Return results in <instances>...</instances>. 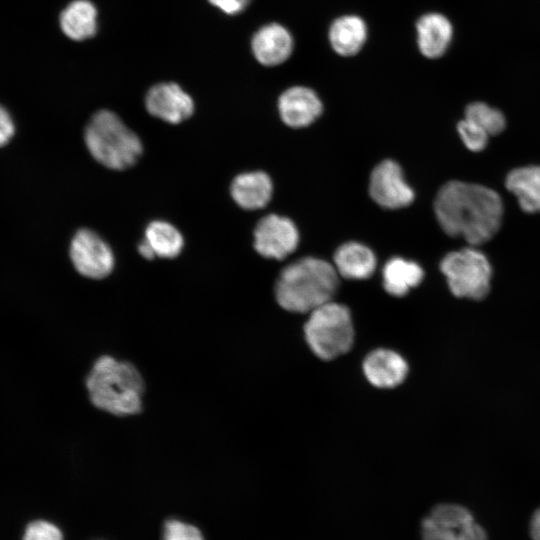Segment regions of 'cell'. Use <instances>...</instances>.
Returning <instances> with one entry per match:
<instances>
[{
	"label": "cell",
	"mask_w": 540,
	"mask_h": 540,
	"mask_svg": "<svg viewBox=\"0 0 540 540\" xmlns=\"http://www.w3.org/2000/svg\"><path fill=\"white\" fill-rule=\"evenodd\" d=\"M338 284V273L329 262L301 258L281 271L275 286L276 300L287 311L310 313L332 301Z\"/></svg>",
	"instance_id": "obj_3"
},
{
	"label": "cell",
	"mask_w": 540,
	"mask_h": 540,
	"mask_svg": "<svg viewBox=\"0 0 540 540\" xmlns=\"http://www.w3.org/2000/svg\"><path fill=\"white\" fill-rule=\"evenodd\" d=\"M272 181L261 171L242 173L234 178L230 192L243 209L254 210L268 204L272 195Z\"/></svg>",
	"instance_id": "obj_16"
},
{
	"label": "cell",
	"mask_w": 540,
	"mask_h": 540,
	"mask_svg": "<svg viewBox=\"0 0 540 540\" xmlns=\"http://www.w3.org/2000/svg\"><path fill=\"white\" fill-rule=\"evenodd\" d=\"M440 270L456 297L481 300L490 291L492 268L486 255L476 248L448 253L440 262Z\"/></svg>",
	"instance_id": "obj_6"
},
{
	"label": "cell",
	"mask_w": 540,
	"mask_h": 540,
	"mask_svg": "<svg viewBox=\"0 0 540 540\" xmlns=\"http://www.w3.org/2000/svg\"><path fill=\"white\" fill-rule=\"evenodd\" d=\"M84 139L94 159L114 170L134 165L143 150L138 136L108 110L92 116L85 128Z\"/></svg>",
	"instance_id": "obj_4"
},
{
	"label": "cell",
	"mask_w": 540,
	"mask_h": 540,
	"mask_svg": "<svg viewBox=\"0 0 540 540\" xmlns=\"http://www.w3.org/2000/svg\"><path fill=\"white\" fill-rule=\"evenodd\" d=\"M309 314L304 335L317 357L331 360L350 350L354 342V327L346 306L330 301Z\"/></svg>",
	"instance_id": "obj_5"
},
{
	"label": "cell",
	"mask_w": 540,
	"mask_h": 540,
	"mask_svg": "<svg viewBox=\"0 0 540 540\" xmlns=\"http://www.w3.org/2000/svg\"><path fill=\"white\" fill-rule=\"evenodd\" d=\"M14 134V124L9 113L0 106V146L5 145Z\"/></svg>",
	"instance_id": "obj_27"
},
{
	"label": "cell",
	"mask_w": 540,
	"mask_h": 540,
	"mask_svg": "<svg viewBox=\"0 0 540 540\" xmlns=\"http://www.w3.org/2000/svg\"><path fill=\"white\" fill-rule=\"evenodd\" d=\"M278 109L285 124L300 128L316 120L322 112V103L310 88L295 86L282 93Z\"/></svg>",
	"instance_id": "obj_12"
},
{
	"label": "cell",
	"mask_w": 540,
	"mask_h": 540,
	"mask_svg": "<svg viewBox=\"0 0 540 540\" xmlns=\"http://www.w3.org/2000/svg\"><path fill=\"white\" fill-rule=\"evenodd\" d=\"M23 540H63V536L54 524L45 520H36L27 526Z\"/></svg>",
	"instance_id": "obj_26"
},
{
	"label": "cell",
	"mask_w": 540,
	"mask_h": 540,
	"mask_svg": "<svg viewBox=\"0 0 540 540\" xmlns=\"http://www.w3.org/2000/svg\"><path fill=\"white\" fill-rule=\"evenodd\" d=\"M530 532L533 540H540V509L534 513L531 519Z\"/></svg>",
	"instance_id": "obj_29"
},
{
	"label": "cell",
	"mask_w": 540,
	"mask_h": 540,
	"mask_svg": "<svg viewBox=\"0 0 540 540\" xmlns=\"http://www.w3.org/2000/svg\"><path fill=\"white\" fill-rule=\"evenodd\" d=\"M86 388L91 403L114 416H131L142 409L144 380L129 361L100 356L87 375Z\"/></svg>",
	"instance_id": "obj_2"
},
{
	"label": "cell",
	"mask_w": 540,
	"mask_h": 540,
	"mask_svg": "<svg viewBox=\"0 0 540 540\" xmlns=\"http://www.w3.org/2000/svg\"><path fill=\"white\" fill-rule=\"evenodd\" d=\"M457 130L469 150L479 152L487 146L488 133L475 123L464 118L458 122Z\"/></svg>",
	"instance_id": "obj_24"
},
{
	"label": "cell",
	"mask_w": 540,
	"mask_h": 540,
	"mask_svg": "<svg viewBox=\"0 0 540 540\" xmlns=\"http://www.w3.org/2000/svg\"><path fill=\"white\" fill-rule=\"evenodd\" d=\"M214 6L218 7L227 14H235L242 11L249 0H209Z\"/></svg>",
	"instance_id": "obj_28"
},
{
	"label": "cell",
	"mask_w": 540,
	"mask_h": 540,
	"mask_svg": "<svg viewBox=\"0 0 540 540\" xmlns=\"http://www.w3.org/2000/svg\"><path fill=\"white\" fill-rule=\"evenodd\" d=\"M163 540H204L201 532L193 525L179 520H169L165 524Z\"/></svg>",
	"instance_id": "obj_25"
},
{
	"label": "cell",
	"mask_w": 540,
	"mask_h": 540,
	"mask_svg": "<svg viewBox=\"0 0 540 540\" xmlns=\"http://www.w3.org/2000/svg\"><path fill=\"white\" fill-rule=\"evenodd\" d=\"M298 242V230L287 217L266 215L254 230V248L265 258L282 260L295 251Z\"/></svg>",
	"instance_id": "obj_9"
},
{
	"label": "cell",
	"mask_w": 540,
	"mask_h": 540,
	"mask_svg": "<svg viewBox=\"0 0 540 540\" xmlns=\"http://www.w3.org/2000/svg\"><path fill=\"white\" fill-rule=\"evenodd\" d=\"M422 540H487L472 514L456 504L433 507L421 523Z\"/></svg>",
	"instance_id": "obj_7"
},
{
	"label": "cell",
	"mask_w": 540,
	"mask_h": 540,
	"mask_svg": "<svg viewBox=\"0 0 540 540\" xmlns=\"http://www.w3.org/2000/svg\"><path fill=\"white\" fill-rule=\"evenodd\" d=\"M434 211L446 234L462 237L471 245H481L498 232L504 207L496 191L454 180L439 189Z\"/></svg>",
	"instance_id": "obj_1"
},
{
	"label": "cell",
	"mask_w": 540,
	"mask_h": 540,
	"mask_svg": "<svg viewBox=\"0 0 540 540\" xmlns=\"http://www.w3.org/2000/svg\"><path fill=\"white\" fill-rule=\"evenodd\" d=\"M366 35L365 22L358 16L349 15L333 22L329 31V40L338 54L351 56L362 48Z\"/></svg>",
	"instance_id": "obj_19"
},
{
	"label": "cell",
	"mask_w": 540,
	"mask_h": 540,
	"mask_svg": "<svg viewBox=\"0 0 540 540\" xmlns=\"http://www.w3.org/2000/svg\"><path fill=\"white\" fill-rule=\"evenodd\" d=\"M144 239L161 258L178 256L184 244L181 233L172 224L158 220L148 224Z\"/></svg>",
	"instance_id": "obj_22"
},
{
	"label": "cell",
	"mask_w": 540,
	"mask_h": 540,
	"mask_svg": "<svg viewBox=\"0 0 540 540\" xmlns=\"http://www.w3.org/2000/svg\"><path fill=\"white\" fill-rule=\"evenodd\" d=\"M96 16V9L91 2L75 0L61 13L60 25L69 38L84 40L95 34Z\"/></svg>",
	"instance_id": "obj_21"
},
{
	"label": "cell",
	"mask_w": 540,
	"mask_h": 540,
	"mask_svg": "<svg viewBox=\"0 0 540 540\" xmlns=\"http://www.w3.org/2000/svg\"><path fill=\"white\" fill-rule=\"evenodd\" d=\"M369 193L378 205L388 209L408 206L414 199V192L404 180L400 166L392 160H384L374 168Z\"/></svg>",
	"instance_id": "obj_10"
},
{
	"label": "cell",
	"mask_w": 540,
	"mask_h": 540,
	"mask_svg": "<svg viewBox=\"0 0 540 540\" xmlns=\"http://www.w3.org/2000/svg\"><path fill=\"white\" fill-rule=\"evenodd\" d=\"M465 119L481 127L489 136L501 133L506 127L503 113L483 102L469 104L465 110Z\"/></svg>",
	"instance_id": "obj_23"
},
{
	"label": "cell",
	"mask_w": 540,
	"mask_h": 540,
	"mask_svg": "<svg viewBox=\"0 0 540 540\" xmlns=\"http://www.w3.org/2000/svg\"><path fill=\"white\" fill-rule=\"evenodd\" d=\"M416 30L419 49L428 58L442 56L453 36L451 22L439 13L423 15L416 24Z\"/></svg>",
	"instance_id": "obj_15"
},
{
	"label": "cell",
	"mask_w": 540,
	"mask_h": 540,
	"mask_svg": "<svg viewBox=\"0 0 540 540\" xmlns=\"http://www.w3.org/2000/svg\"><path fill=\"white\" fill-rule=\"evenodd\" d=\"M293 40L288 30L272 23L262 27L253 37L252 50L263 65L275 66L283 63L291 54Z\"/></svg>",
	"instance_id": "obj_14"
},
{
	"label": "cell",
	"mask_w": 540,
	"mask_h": 540,
	"mask_svg": "<svg viewBox=\"0 0 540 540\" xmlns=\"http://www.w3.org/2000/svg\"><path fill=\"white\" fill-rule=\"evenodd\" d=\"M505 186L516 196L524 212H540V165L511 170L506 176Z\"/></svg>",
	"instance_id": "obj_18"
},
{
	"label": "cell",
	"mask_w": 540,
	"mask_h": 540,
	"mask_svg": "<svg viewBox=\"0 0 540 540\" xmlns=\"http://www.w3.org/2000/svg\"><path fill=\"white\" fill-rule=\"evenodd\" d=\"M145 105L151 115L171 124L188 119L194 112L192 98L175 83L153 86L146 95Z\"/></svg>",
	"instance_id": "obj_11"
},
{
	"label": "cell",
	"mask_w": 540,
	"mask_h": 540,
	"mask_svg": "<svg viewBox=\"0 0 540 540\" xmlns=\"http://www.w3.org/2000/svg\"><path fill=\"white\" fill-rule=\"evenodd\" d=\"M363 372L373 386L392 388L404 381L408 365L397 352L379 348L366 356L363 362Z\"/></svg>",
	"instance_id": "obj_13"
},
{
	"label": "cell",
	"mask_w": 540,
	"mask_h": 540,
	"mask_svg": "<svg viewBox=\"0 0 540 540\" xmlns=\"http://www.w3.org/2000/svg\"><path fill=\"white\" fill-rule=\"evenodd\" d=\"M334 267L344 278L364 280L369 278L376 267L374 253L358 242L341 245L334 254Z\"/></svg>",
	"instance_id": "obj_17"
},
{
	"label": "cell",
	"mask_w": 540,
	"mask_h": 540,
	"mask_svg": "<svg viewBox=\"0 0 540 540\" xmlns=\"http://www.w3.org/2000/svg\"><path fill=\"white\" fill-rule=\"evenodd\" d=\"M70 258L75 269L91 279L107 277L114 267V255L109 245L94 231L81 229L70 244Z\"/></svg>",
	"instance_id": "obj_8"
},
{
	"label": "cell",
	"mask_w": 540,
	"mask_h": 540,
	"mask_svg": "<svg viewBox=\"0 0 540 540\" xmlns=\"http://www.w3.org/2000/svg\"><path fill=\"white\" fill-rule=\"evenodd\" d=\"M138 252L140 253V255L142 257H144L145 259H148V260H151L153 259L156 255L154 253V251L152 250V248L149 246V244L145 241V239H143L139 245H138Z\"/></svg>",
	"instance_id": "obj_30"
},
{
	"label": "cell",
	"mask_w": 540,
	"mask_h": 540,
	"mask_svg": "<svg viewBox=\"0 0 540 540\" xmlns=\"http://www.w3.org/2000/svg\"><path fill=\"white\" fill-rule=\"evenodd\" d=\"M382 276L384 289L392 296L402 297L420 284L424 271L414 261L394 257L385 264Z\"/></svg>",
	"instance_id": "obj_20"
}]
</instances>
